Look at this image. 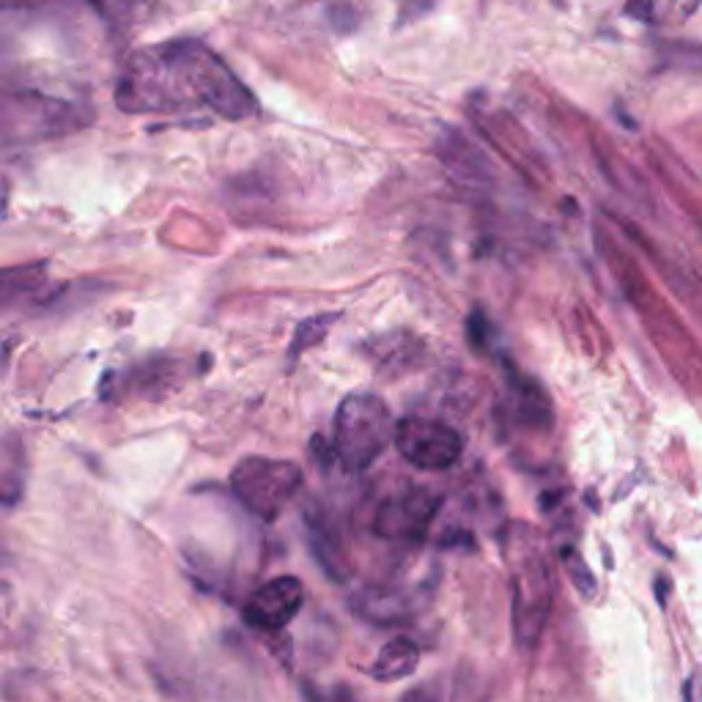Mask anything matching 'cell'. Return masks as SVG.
I'll return each instance as SVG.
<instances>
[{"instance_id":"obj_1","label":"cell","mask_w":702,"mask_h":702,"mask_svg":"<svg viewBox=\"0 0 702 702\" xmlns=\"http://www.w3.org/2000/svg\"><path fill=\"white\" fill-rule=\"evenodd\" d=\"M124 113L212 110L229 121L256 115V97L218 53L196 38L146 47L132 55L115 88Z\"/></svg>"},{"instance_id":"obj_14","label":"cell","mask_w":702,"mask_h":702,"mask_svg":"<svg viewBox=\"0 0 702 702\" xmlns=\"http://www.w3.org/2000/svg\"><path fill=\"white\" fill-rule=\"evenodd\" d=\"M338 319H341V313H319V316H311V319H305V322H300V327L294 330V338H291V346H289L291 363H294V359L300 357L302 352H308V349H313L316 344H322V341L330 335V327H333Z\"/></svg>"},{"instance_id":"obj_11","label":"cell","mask_w":702,"mask_h":702,"mask_svg":"<svg viewBox=\"0 0 702 702\" xmlns=\"http://www.w3.org/2000/svg\"><path fill=\"white\" fill-rule=\"evenodd\" d=\"M363 354L379 374L403 376L423 365L425 344L409 330H392V333H381L365 341Z\"/></svg>"},{"instance_id":"obj_8","label":"cell","mask_w":702,"mask_h":702,"mask_svg":"<svg viewBox=\"0 0 702 702\" xmlns=\"http://www.w3.org/2000/svg\"><path fill=\"white\" fill-rule=\"evenodd\" d=\"M436 152H439L442 165L450 174V179L456 185L467 187V190H486V187H494L497 174L494 165L489 163L483 152L469 141L464 132L458 130H445L442 132L439 143H436Z\"/></svg>"},{"instance_id":"obj_9","label":"cell","mask_w":702,"mask_h":702,"mask_svg":"<svg viewBox=\"0 0 702 702\" xmlns=\"http://www.w3.org/2000/svg\"><path fill=\"white\" fill-rule=\"evenodd\" d=\"M428 590L431 588H406V584H376V588H365L354 599V610L376 626H395L417 615L420 595Z\"/></svg>"},{"instance_id":"obj_3","label":"cell","mask_w":702,"mask_h":702,"mask_svg":"<svg viewBox=\"0 0 702 702\" xmlns=\"http://www.w3.org/2000/svg\"><path fill=\"white\" fill-rule=\"evenodd\" d=\"M395 417L374 392H352L341 401L333 425V456L352 472L368 469L395 439Z\"/></svg>"},{"instance_id":"obj_10","label":"cell","mask_w":702,"mask_h":702,"mask_svg":"<svg viewBox=\"0 0 702 702\" xmlns=\"http://www.w3.org/2000/svg\"><path fill=\"white\" fill-rule=\"evenodd\" d=\"M505 414L511 423L527 431H546L551 425V403L544 387L524 376L516 365L505 363Z\"/></svg>"},{"instance_id":"obj_5","label":"cell","mask_w":702,"mask_h":702,"mask_svg":"<svg viewBox=\"0 0 702 702\" xmlns=\"http://www.w3.org/2000/svg\"><path fill=\"white\" fill-rule=\"evenodd\" d=\"M442 508V497L425 486H403L379 502L374 533L390 544H420Z\"/></svg>"},{"instance_id":"obj_7","label":"cell","mask_w":702,"mask_h":702,"mask_svg":"<svg viewBox=\"0 0 702 702\" xmlns=\"http://www.w3.org/2000/svg\"><path fill=\"white\" fill-rule=\"evenodd\" d=\"M305 604V588L297 577H275L264 582L250 599L245 601V623L256 632L278 634L300 615Z\"/></svg>"},{"instance_id":"obj_15","label":"cell","mask_w":702,"mask_h":702,"mask_svg":"<svg viewBox=\"0 0 702 702\" xmlns=\"http://www.w3.org/2000/svg\"><path fill=\"white\" fill-rule=\"evenodd\" d=\"M494 327H491L489 316L483 311L469 313L467 319V341L478 354H489L491 352V341H494Z\"/></svg>"},{"instance_id":"obj_13","label":"cell","mask_w":702,"mask_h":702,"mask_svg":"<svg viewBox=\"0 0 702 702\" xmlns=\"http://www.w3.org/2000/svg\"><path fill=\"white\" fill-rule=\"evenodd\" d=\"M417 665H420L417 645L406 637H398V639H390V643L379 650L374 667H370V676L381 683L401 681V678L412 676V672L417 670Z\"/></svg>"},{"instance_id":"obj_6","label":"cell","mask_w":702,"mask_h":702,"mask_svg":"<svg viewBox=\"0 0 702 702\" xmlns=\"http://www.w3.org/2000/svg\"><path fill=\"white\" fill-rule=\"evenodd\" d=\"M392 442H395V450L423 472L450 469L464 453L461 434L450 423L436 417H417V414L398 420Z\"/></svg>"},{"instance_id":"obj_17","label":"cell","mask_w":702,"mask_h":702,"mask_svg":"<svg viewBox=\"0 0 702 702\" xmlns=\"http://www.w3.org/2000/svg\"><path fill=\"white\" fill-rule=\"evenodd\" d=\"M562 557H571V560H573V582H577V588L582 590L584 595H593V590H595V579L590 577L588 566H584V562H579V560H577V555H573L571 546H566V549H562Z\"/></svg>"},{"instance_id":"obj_2","label":"cell","mask_w":702,"mask_h":702,"mask_svg":"<svg viewBox=\"0 0 702 702\" xmlns=\"http://www.w3.org/2000/svg\"><path fill=\"white\" fill-rule=\"evenodd\" d=\"M502 546L511 566L513 634L519 648H533L551 610V568L535 546V533L524 524H511Z\"/></svg>"},{"instance_id":"obj_18","label":"cell","mask_w":702,"mask_h":702,"mask_svg":"<svg viewBox=\"0 0 702 702\" xmlns=\"http://www.w3.org/2000/svg\"><path fill=\"white\" fill-rule=\"evenodd\" d=\"M656 595H659V604H665V601H667V582H665V579H659V582H656Z\"/></svg>"},{"instance_id":"obj_16","label":"cell","mask_w":702,"mask_h":702,"mask_svg":"<svg viewBox=\"0 0 702 702\" xmlns=\"http://www.w3.org/2000/svg\"><path fill=\"white\" fill-rule=\"evenodd\" d=\"M439 0H398V25H406V22L423 20L425 14L436 9Z\"/></svg>"},{"instance_id":"obj_12","label":"cell","mask_w":702,"mask_h":702,"mask_svg":"<svg viewBox=\"0 0 702 702\" xmlns=\"http://www.w3.org/2000/svg\"><path fill=\"white\" fill-rule=\"evenodd\" d=\"M305 538L308 546H311L313 560L322 566V571L333 582H346L352 577V560L346 555V546L341 541L338 530L330 522V516H324L316 508L305 511Z\"/></svg>"},{"instance_id":"obj_4","label":"cell","mask_w":702,"mask_h":702,"mask_svg":"<svg viewBox=\"0 0 702 702\" xmlns=\"http://www.w3.org/2000/svg\"><path fill=\"white\" fill-rule=\"evenodd\" d=\"M302 480H305V472L300 464L289 461V458L247 456L234 467L229 486L253 516L275 522L286 511V505L300 494Z\"/></svg>"}]
</instances>
